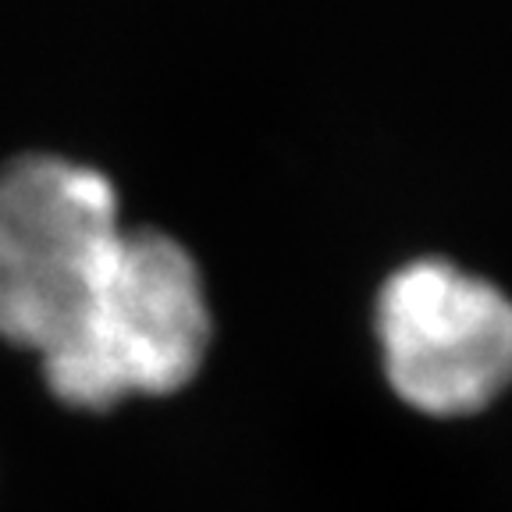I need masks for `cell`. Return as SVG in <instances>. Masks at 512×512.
<instances>
[{"label":"cell","instance_id":"obj_1","mask_svg":"<svg viewBox=\"0 0 512 512\" xmlns=\"http://www.w3.org/2000/svg\"><path fill=\"white\" fill-rule=\"evenodd\" d=\"M210 349V303L192 253L171 235L125 232L93 296L40 352L50 392L68 406L111 409L171 395Z\"/></svg>","mask_w":512,"mask_h":512},{"label":"cell","instance_id":"obj_3","mask_svg":"<svg viewBox=\"0 0 512 512\" xmlns=\"http://www.w3.org/2000/svg\"><path fill=\"white\" fill-rule=\"evenodd\" d=\"M374 331L395 395L420 413H477L512 384V296L463 264L416 256L388 274Z\"/></svg>","mask_w":512,"mask_h":512},{"label":"cell","instance_id":"obj_2","mask_svg":"<svg viewBox=\"0 0 512 512\" xmlns=\"http://www.w3.org/2000/svg\"><path fill=\"white\" fill-rule=\"evenodd\" d=\"M114 185L100 171L32 153L0 171V335L50 349L118 249Z\"/></svg>","mask_w":512,"mask_h":512}]
</instances>
